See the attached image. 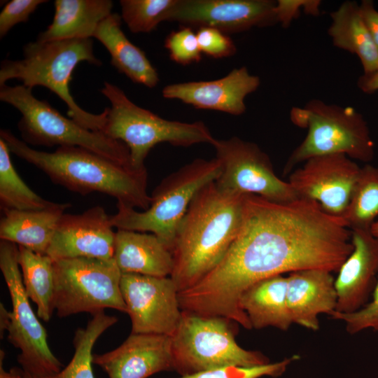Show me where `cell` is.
Wrapping results in <instances>:
<instances>
[{
    "label": "cell",
    "instance_id": "17",
    "mask_svg": "<svg viewBox=\"0 0 378 378\" xmlns=\"http://www.w3.org/2000/svg\"><path fill=\"white\" fill-rule=\"evenodd\" d=\"M92 363L108 378H148L163 371L174 370L170 336L131 333L117 348L93 354Z\"/></svg>",
    "mask_w": 378,
    "mask_h": 378
},
{
    "label": "cell",
    "instance_id": "16",
    "mask_svg": "<svg viewBox=\"0 0 378 378\" xmlns=\"http://www.w3.org/2000/svg\"><path fill=\"white\" fill-rule=\"evenodd\" d=\"M101 206L80 214H64L46 254L53 260L76 258L111 260L115 232Z\"/></svg>",
    "mask_w": 378,
    "mask_h": 378
},
{
    "label": "cell",
    "instance_id": "5",
    "mask_svg": "<svg viewBox=\"0 0 378 378\" xmlns=\"http://www.w3.org/2000/svg\"><path fill=\"white\" fill-rule=\"evenodd\" d=\"M102 93L111 102L99 132L122 141L128 148L132 167L146 169L144 161L157 144L176 146L210 144L216 139L203 122H183L164 119L134 104L118 87L105 82Z\"/></svg>",
    "mask_w": 378,
    "mask_h": 378
},
{
    "label": "cell",
    "instance_id": "23",
    "mask_svg": "<svg viewBox=\"0 0 378 378\" xmlns=\"http://www.w3.org/2000/svg\"><path fill=\"white\" fill-rule=\"evenodd\" d=\"M121 19L119 14L111 13L98 24L92 37L107 49L111 63L118 71L134 83L154 88L159 82L157 70L144 52L125 35Z\"/></svg>",
    "mask_w": 378,
    "mask_h": 378
},
{
    "label": "cell",
    "instance_id": "19",
    "mask_svg": "<svg viewBox=\"0 0 378 378\" xmlns=\"http://www.w3.org/2000/svg\"><path fill=\"white\" fill-rule=\"evenodd\" d=\"M353 250L335 279L337 303L335 312L352 313L369 301L378 278V237L370 230H351Z\"/></svg>",
    "mask_w": 378,
    "mask_h": 378
},
{
    "label": "cell",
    "instance_id": "32",
    "mask_svg": "<svg viewBox=\"0 0 378 378\" xmlns=\"http://www.w3.org/2000/svg\"><path fill=\"white\" fill-rule=\"evenodd\" d=\"M299 356L294 355L283 360L269 364L254 367L227 366L192 375L177 378H260L262 377H278L282 375L288 366Z\"/></svg>",
    "mask_w": 378,
    "mask_h": 378
},
{
    "label": "cell",
    "instance_id": "9",
    "mask_svg": "<svg viewBox=\"0 0 378 378\" xmlns=\"http://www.w3.org/2000/svg\"><path fill=\"white\" fill-rule=\"evenodd\" d=\"M0 99L21 113L22 118L18 127L22 141L26 144L80 147L133 168L130 150L124 143L99 132L90 130L71 118H66L48 102L36 98L31 88L23 85H1Z\"/></svg>",
    "mask_w": 378,
    "mask_h": 378
},
{
    "label": "cell",
    "instance_id": "41",
    "mask_svg": "<svg viewBox=\"0 0 378 378\" xmlns=\"http://www.w3.org/2000/svg\"><path fill=\"white\" fill-rule=\"evenodd\" d=\"M10 321V312L8 311L2 302L0 303V335L1 338L4 336L5 330H7Z\"/></svg>",
    "mask_w": 378,
    "mask_h": 378
},
{
    "label": "cell",
    "instance_id": "35",
    "mask_svg": "<svg viewBox=\"0 0 378 378\" xmlns=\"http://www.w3.org/2000/svg\"><path fill=\"white\" fill-rule=\"evenodd\" d=\"M196 34L202 53L214 58H224L236 52L237 48L232 39L217 29L200 27Z\"/></svg>",
    "mask_w": 378,
    "mask_h": 378
},
{
    "label": "cell",
    "instance_id": "39",
    "mask_svg": "<svg viewBox=\"0 0 378 378\" xmlns=\"http://www.w3.org/2000/svg\"><path fill=\"white\" fill-rule=\"evenodd\" d=\"M358 86L365 93H372L378 90V71L362 75L358 80Z\"/></svg>",
    "mask_w": 378,
    "mask_h": 378
},
{
    "label": "cell",
    "instance_id": "25",
    "mask_svg": "<svg viewBox=\"0 0 378 378\" xmlns=\"http://www.w3.org/2000/svg\"><path fill=\"white\" fill-rule=\"evenodd\" d=\"M52 23L41 32L40 42L90 38L98 24L111 13L110 0H56Z\"/></svg>",
    "mask_w": 378,
    "mask_h": 378
},
{
    "label": "cell",
    "instance_id": "31",
    "mask_svg": "<svg viewBox=\"0 0 378 378\" xmlns=\"http://www.w3.org/2000/svg\"><path fill=\"white\" fill-rule=\"evenodd\" d=\"M176 0H121V18L133 33H148L167 17Z\"/></svg>",
    "mask_w": 378,
    "mask_h": 378
},
{
    "label": "cell",
    "instance_id": "26",
    "mask_svg": "<svg viewBox=\"0 0 378 378\" xmlns=\"http://www.w3.org/2000/svg\"><path fill=\"white\" fill-rule=\"evenodd\" d=\"M332 23L328 30L335 46L356 54L360 60L363 74L378 71V49L361 16L359 6L346 1L330 13Z\"/></svg>",
    "mask_w": 378,
    "mask_h": 378
},
{
    "label": "cell",
    "instance_id": "2",
    "mask_svg": "<svg viewBox=\"0 0 378 378\" xmlns=\"http://www.w3.org/2000/svg\"><path fill=\"white\" fill-rule=\"evenodd\" d=\"M246 195L220 189L215 181L192 200L176 231L171 278L178 292L205 277L224 258L242 225Z\"/></svg>",
    "mask_w": 378,
    "mask_h": 378
},
{
    "label": "cell",
    "instance_id": "1",
    "mask_svg": "<svg viewBox=\"0 0 378 378\" xmlns=\"http://www.w3.org/2000/svg\"><path fill=\"white\" fill-rule=\"evenodd\" d=\"M344 220L315 201L278 203L247 194L242 225L218 265L181 292L190 311L230 318L251 328L239 300L255 283L304 270L338 272L353 250Z\"/></svg>",
    "mask_w": 378,
    "mask_h": 378
},
{
    "label": "cell",
    "instance_id": "15",
    "mask_svg": "<svg viewBox=\"0 0 378 378\" xmlns=\"http://www.w3.org/2000/svg\"><path fill=\"white\" fill-rule=\"evenodd\" d=\"M275 6L272 0H176L167 21L227 34L277 23Z\"/></svg>",
    "mask_w": 378,
    "mask_h": 378
},
{
    "label": "cell",
    "instance_id": "33",
    "mask_svg": "<svg viewBox=\"0 0 378 378\" xmlns=\"http://www.w3.org/2000/svg\"><path fill=\"white\" fill-rule=\"evenodd\" d=\"M164 47L171 59L181 65L197 63L202 59L196 32L190 27L171 31L165 38Z\"/></svg>",
    "mask_w": 378,
    "mask_h": 378
},
{
    "label": "cell",
    "instance_id": "3",
    "mask_svg": "<svg viewBox=\"0 0 378 378\" xmlns=\"http://www.w3.org/2000/svg\"><path fill=\"white\" fill-rule=\"evenodd\" d=\"M0 138L10 153L43 171L51 181L68 190L88 195L99 192L115 198L117 204L148 209L151 197L147 188L146 168L125 167L90 150L61 146L52 152L31 148L10 130H1Z\"/></svg>",
    "mask_w": 378,
    "mask_h": 378
},
{
    "label": "cell",
    "instance_id": "22",
    "mask_svg": "<svg viewBox=\"0 0 378 378\" xmlns=\"http://www.w3.org/2000/svg\"><path fill=\"white\" fill-rule=\"evenodd\" d=\"M70 206V203H57L41 210L2 211L0 239L46 254L57 224Z\"/></svg>",
    "mask_w": 378,
    "mask_h": 378
},
{
    "label": "cell",
    "instance_id": "11",
    "mask_svg": "<svg viewBox=\"0 0 378 378\" xmlns=\"http://www.w3.org/2000/svg\"><path fill=\"white\" fill-rule=\"evenodd\" d=\"M18 246L0 241V269L12 302L8 340L20 349L18 361L23 370L37 378L55 374L63 365L48 343L46 328L35 315L22 282L18 264Z\"/></svg>",
    "mask_w": 378,
    "mask_h": 378
},
{
    "label": "cell",
    "instance_id": "10",
    "mask_svg": "<svg viewBox=\"0 0 378 378\" xmlns=\"http://www.w3.org/2000/svg\"><path fill=\"white\" fill-rule=\"evenodd\" d=\"M54 307L59 318L92 315L111 308L127 313L120 290L122 272L113 259L54 260Z\"/></svg>",
    "mask_w": 378,
    "mask_h": 378
},
{
    "label": "cell",
    "instance_id": "14",
    "mask_svg": "<svg viewBox=\"0 0 378 378\" xmlns=\"http://www.w3.org/2000/svg\"><path fill=\"white\" fill-rule=\"evenodd\" d=\"M360 168L344 154L319 155L304 162L288 182L299 198L315 201L328 214L342 218Z\"/></svg>",
    "mask_w": 378,
    "mask_h": 378
},
{
    "label": "cell",
    "instance_id": "34",
    "mask_svg": "<svg viewBox=\"0 0 378 378\" xmlns=\"http://www.w3.org/2000/svg\"><path fill=\"white\" fill-rule=\"evenodd\" d=\"M372 296V300L358 311L348 314L333 312L330 316L342 321L346 331L350 335L367 329L378 332V278Z\"/></svg>",
    "mask_w": 378,
    "mask_h": 378
},
{
    "label": "cell",
    "instance_id": "12",
    "mask_svg": "<svg viewBox=\"0 0 378 378\" xmlns=\"http://www.w3.org/2000/svg\"><path fill=\"white\" fill-rule=\"evenodd\" d=\"M212 146L222 167L215 181L220 189L278 203L299 199L290 184L275 174L269 156L256 144L232 136L216 139Z\"/></svg>",
    "mask_w": 378,
    "mask_h": 378
},
{
    "label": "cell",
    "instance_id": "21",
    "mask_svg": "<svg viewBox=\"0 0 378 378\" xmlns=\"http://www.w3.org/2000/svg\"><path fill=\"white\" fill-rule=\"evenodd\" d=\"M113 259L122 274L167 277L174 267L172 251L150 232L118 229Z\"/></svg>",
    "mask_w": 378,
    "mask_h": 378
},
{
    "label": "cell",
    "instance_id": "24",
    "mask_svg": "<svg viewBox=\"0 0 378 378\" xmlns=\"http://www.w3.org/2000/svg\"><path fill=\"white\" fill-rule=\"evenodd\" d=\"M239 304L252 328L274 327L288 330L293 323L287 303V276L262 279L241 295Z\"/></svg>",
    "mask_w": 378,
    "mask_h": 378
},
{
    "label": "cell",
    "instance_id": "7",
    "mask_svg": "<svg viewBox=\"0 0 378 378\" xmlns=\"http://www.w3.org/2000/svg\"><path fill=\"white\" fill-rule=\"evenodd\" d=\"M222 171L220 161L195 159L165 177L153 190L148 209L117 204L118 211L110 216L117 229L155 234L172 251L177 229L196 194L216 181Z\"/></svg>",
    "mask_w": 378,
    "mask_h": 378
},
{
    "label": "cell",
    "instance_id": "20",
    "mask_svg": "<svg viewBox=\"0 0 378 378\" xmlns=\"http://www.w3.org/2000/svg\"><path fill=\"white\" fill-rule=\"evenodd\" d=\"M287 303L293 323L316 331L318 316L335 312L337 295L332 272L304 270L287 276Z\"/></svg>",
    "mask_w": 378,
    "mask_h": 378
},
{
    "label": "cell",
    "instance_id": "43",
    "mask_svg": "<svg viewBox=\"0 0 378 378\" xmlns=\"http://www.w3.org/2000/svg\"><path fill=\"white\" fill-rule=\"evenodd\" d=\"M22 378H37V377L29 373L28 372L23 370Z\"/></svg>",
    "mask_w": 378,
    "mask_h": 378
},
{
    "label": "cell",
    "instance_id": "13",
    "mask_svg": "<svg viewBox=\"0 0 378 378\" xmlns=\"http://www.w3.org/2000/svg\"><path fill=\"white\" fill-rule=\"evenodd\" d=\"M120 290L131 320V333H174L182 310L178 288L170 276L122 274Z\"/></svg>",
    "mask_w": 378,
    "mask_h": 378
},
{
    "label": "cell",
    "instance_id": "28",
    "mask_svg": "<svg viewBox=\"0 0 378 378\" xmlns=\"http://www.w3.org/2000/svg\"><path fill=\"white\" fill-rule=\"evenodd\" d=\"M118 318L104 311L92 315L86 327L78 328L74 333V356L58 373L42 378H94L92 371V349L98 338L108 328L115 324Z\"/></svg>",
    "mask_w": 378,
    "mask_h": 378
},
{
    "label": "cell",
    "instance_id": "8",
    "mask_svg": "<svg viewBox=\"0 0 378 378\" xmlns=\"http://www.w3.org/2000/svg\"><path fill=\"white\" fill-rule=\"evenodd\" d=\"M290 118L294 125L307 129V134L288 159L285 173L297 164L319 155L344 154L366 162L374 158V144L367 122L353 107L313 99L302 108H293Z\"/></svg>",
    "mask_w": 378,
    "mask_h": 378
},
{
    "label": "cell",
    "instance_id": "30",
    "mask_svg": "<svg viewBox=\"0 0 378 378\" xmlns=\"http://www.w3.org/2000/svg\"><path fill=\"white\" fill-rule=\"evenodd\" d=\"M377 217L378 167L366 164L360 168L342 219L349 229L370 230Z\"/></svg>",
    "mask_w": 378,
    "mask_h": 378
},
{
    "label": "cell",
    "instance_id": "29",
    "mask_svg": "<svg viewBox=\"0 0 378 378\" xmlns=\"http://www.w3.org/2000/svg\"><path fill=\"white\" fill-rule=\"evenodd\" d=\"M5 141L0 138V206L1 210L33 211L52 207L57 203L34 192L15 169Z\"/></svg>",
    "mask_w": 378,
    "mask_h": 378
},
{
    "label": "cell",
    "instance_id": "42",
    "mask_svg": "<svg viewBox=\"0 0 378 378\" xmlns=\"http://www.w3.org/2000/svg\"><path fill=\"white\" fill-rule=\"evenodd\" d=\"M370 232L374 237H378V221H375L372 225Z\"/></svg>",
    "mask_w": 378,
    "mask_h": 378
},
{
    "label": "cell",
    "instance_id": "27",
    "mask_svg": "<svg viewBox=\"0 0 378 378\" xmlns=\"http://www.w3.org/2000/svg\"><path fill=\"white\" fill-rule=\"evenodd\" d=\"M18 260L25 293L36 305L38 316L48 322L55 311L54 260L22 246H18Z\"/></svg>",
    "mask_w": 378,
    "mask_h": 378
},
{
    "label": "cell",
    "instance_id": "40",
    "mask_svg": "<svg viewBox=\"0 0 378 378\" xmlns=\"http://www.w3.org/2000/svg\"><path fill=\"white\" fill-rule=\"evenodd\" d=\"M5 352L4 350L0 351V378H22L23 369L14 367L6 372L4 368V359Z\"/></svg>",
    "mask_w": 378,
    "mask_h": 378
},
{
    "label": "cell",
    "instance_id": "18",
    "mask_svg": "<svg viewBox=\"0 0 378 378\" xmlns=\"http://www.w3.org/2000/svg\"><path fill=\"white\" fill-rule=\"evenodd\" d=\"M260 83L258 76L251 74L246 66H241L214 80L168 85L162 90V96L178 99L196 108L240 115L246 111V97L255 92Z\"/></svg>",
    "mask_w": 378,
    "mask_h": 378
},
{
    "label": "cell",
    "instance_id": "6",
    "mask_svg": "<svg viewBox=\"0 0 378 378\" xmlns=\"http://www.w3.org/2000/svg\"><path fill=\"white\" fill-rule=\"evenodd\" d=\"M237 324L223 316L182 311L178 325L170 336L174 370L185 377L227 366L270 363L262 352L245 349L237 343Z\"/></svg>",
    "mask_w": 378,
    "mask_h": 378
},
{
    "label": "cell",
    "instance_id": "36",
    "mask_svg": "<svg viewBox=\"0 0 378 378\" xmlns=\"http://www.w3.org/2000/svg\"><path fill=\"white\" fill-rule=\"evenodd\" d=\"M46 0H12L8 2L0 13V36H5L12 27L25 22L29 15Z\"/></svg>",
    "mask_w": 378,
    "mask_h": 378
},
{
    "label": "cell",
    "instance_id": "4",
    "mask_svg": "<svg viewBox=\"0 0 378 378\" xmlns=\"http://www.w3.org/2000/svg\"><path fill=\"white\" fill-rule=\"evenodd\" d=\"M81 62L97 66L102 64L94 55L91 38L30 42L24 47L22 59L1 62L0 85L15 78L31 89L35 86L47 88L65 102L71 119L90 130L100 132L106 110L99 114L83 110L69 90L72 72Z\"/></svg>",
    "mask_w": 378,
    "mask_h": 378
},
{
    "label": "cell",
    "instance_id": "38",
    "mask_svg": "<svg viewBox=\"0 0 378 378\" xmlns=\"http://www.w3.org/2000/svg\"><path fill=\"white\" fill-rule=\"evenodd\" d=\"M359 8L372 39L378 49V11L374 8L373 2L370 0L363 1Z\"/></svg>",
    "mask_w": 378,
    "mask_h": 378
},
{
    "label": "cell",
    "instance_id": "37",
    "mask_svg": "<svg viewBox=\"0 0 378 378\" xmlns=\"http://www.w3.org/2000/svg\"><path fill=\"white\" fill-rule=\"evenodd\" d=\"M320 5L321 1L318 0H279L275 6L277 22L284 27H288L300 15L301 9L306 14L318 15Z\"/></svg>",
    "mask_w": 378,
    "mask_h": 378
}]
</instances>
